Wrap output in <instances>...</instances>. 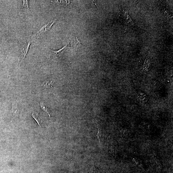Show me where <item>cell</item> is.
Segmentation results:
<instances>
[{
  "label": "cell",
  "instance_id": "5",
  "mask_svg": "<svg viewBox=\"0 0 173 173\" xmlns=\"http://www.w3.org/2000/svg\"><path fill=\"white\" fill-rule=\"evenodd\" d=\"M32 116L33 118H34L35 120L39 125V127H41V120L40 118L39 117L38 114H35V113H33Z\"/></svg>",
  "mask_w": 173,
  "mask_h": 173
},
{
  "label": "cell",
  "instance_id": "8",
  "mask_svg": "<svg viewBox=\"0 0 173 173\" xmlns=\"http://www.w3.org/2000/svg\"><path fill=\"white\" fill-rule=\"evenodd\" d=\"M40 106L41 107L42 110L46 112L47 114H48V115H49V117H50V114H49V112H48V109H47V108L45 106L44 104H43V102H41L40 104Z\"/></svg>",
  "mask_w": 173,
  "mask_h": 173
},
{
  "label": "cell",
  "instance_id": "3",
  "mask_svg": "<svg viewBox=\"0 0 173 173\" xmlns=\"http://www.w3.org/2000/svg\"><path fill=\"white\" fill-rule=\"evenodd\" d=\"M19 110L18 108L17 104L16 103H14L13 104L12 111V119H15L18 116L19 114Z\"/></svg>",
  "mask_w": 173,
  "mask_h": 173
},
{
  "label": "cell",
  "instance_id": "9",
  "mask_svg": "<svg viewBox=\"0 0 173 173\" xmlns=\"http://www.w3.org/2000/svg\"><path fill=\"white\" fill-rule=\"evenodd\" d=\"M91 173H100L99 171H98V170L97 168L96 167V166L94 165L92 168V170L91 172Z\"/></svg>",
  "mask_w": 173,
  "mask_h": 173
},
{
  "label": "cell",
  "instance_id": "2",
  "mask_svg": "<svg viewBox=\"0 0 173 173\" xmlns=\"http://www.w3.org/2000/svg\"><path fill=\"white\" fill-rule=\"evenodd\" d=\"M30 41L26 42L24 44L22 48V50L21 51L20 58H19V63H21L23 60L25 56L28 51L29 46L30 44Z\"/></svg>",
  "mask_w": 173,
  "mask_h": 173
},
{
  "label": "cell",
  "instance_id": "10",
  "mask_svg": "<svg viewBox=\"0 0 173 173\" xmlns=\"http://www.w3.org/2000/svg\"><path fill=\"white\" fill-rule=\"evenodd\" d=\"M75 44L76 46L78 47L79 46H81L82 45V43L80 42L78 40V39L77 37H76V39H75Z\"/></svg>",
  "mask_w": 173,
  "mask_h": 173
},
{
  "label": "cell",
  "instance_id": "1",
  "mask_svg": "<svg viewBox=\"0 0 173 173\" xmlns=\"http://www.w3.org/2000/svg\"><path fill=\"white\" fill-rule=\"evenodd\" d=\"M56 20V19H54L52 20L50 22H49L47 25H44V26H43V27L41 28V29L40 30H39V31L35 34V35H34L33 37H37L40 36L42 34H44V33H45L46 32L49 31V30H50L53 24H54V23L55 22Z\"/></svg>",
  "mask_w": 173,
  "mask_h": 173
},
{
  "label": "cell",
  "instance_id": "7",
  "mask_svg": "<svg viewBox=\"0 0 173 173\" xmlns=\"http://www.w3.org/2000/svg\"><path fill=\"white\" fill-rule=\"evenodd\" d=\"M67 2L68 1H53L52 2L56 4L60 5H64L65 4H66L65 3Z\"/></svg>",
  "mask_w": 173,
  "mask_h": 173
},
{
  "label": "cell",
  "instance_id": "6",
  "mask_svg": "<svg viewBox=\"0 0 173 173\" xmlns=\"http://www.w3.org/2000/svg\"><path fill=\"white\" fill-rule=\"evenodd\" d=\"M23 8L25 12H27L29 11V7L28 1H23Z\"/></svg>",
  "mask_w": 173,
  "mask_h": 173
},
{
  "label": "cell",
  "instance_id": "4",
  "mask_svg": "<svg viewBox=\"0 0 173 173\" xmlns=\"http://www.w3.org/2000/svg\"><path fill=\"white\" fill-rule=\"evenodd\" d=\"M69 45V44H68V45L63 47L62 49H59V50L57 51H53L51 50L50 51L53 53V54L54 55V57H58L59 56H60L63 52L68 47Z\"/></svg>",
  "mask_w": 173,
  "mask_h": 173
}]
</instances>
